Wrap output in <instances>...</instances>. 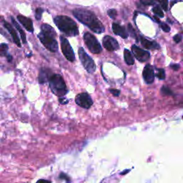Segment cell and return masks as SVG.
<instances>
[{
    "label": "cell",
    "mask_w": 183,
    "mask_h": 183,
    "mask_svg": "<svg viewBox=\"0 0 183 183\" xmlns=\"http://www.w3.org/2000/svg\"><path fill=\"white\" fill-rule=\"evenodd\" d=\"M73 15L77 20L95 33L101 34L105 32V27L102 22L92 11L84 9H76L73 11Z\"/></svg>",
    "instance_id": "obj_1"
},
{
    "label": "cell",
    "mask_w": 183,
    "mask_h": 183,
    "mask_svg": "<svg viewBox=\"0 0 183 183\" xmlns=\"http://www.w3.org/2000/svg\"><path fill=\"white\" fill-rule=\"evenodd\" d=\"M55 30L50 25L43 24L41 27V32L38 37L42 44L51 52H57L58 51V43L56 40Z\"/></svg>",
    "instance_id": "obj_2"
},
{
    "label": "cell",
    "mask_w": 183,
    "mask_h": 183,
    "mask_svg": "<svg viewBox=\"0 0 183 183\" xmlns=\"http://www.w3.org/2000/svg\"><path fill=\"white\" fill-rule=\"evenodd\" d=\"M54 22L61 32L69 37H74L79 34V29L76 22L67 16H57Z\"/></svg>",
    "instance_id": "obj_3"
},
{
    "label": "cell",
    "mask_w": 183,
    "mask_h": 183,
    "mask_svg": "<svg viewBox=\"0 0 183 183\" xmlns=\"http://www.w3.org/2000/svg\"><path fill=\"white\" fill-rule=\"evenodd\" d=\"M49 85L54 95L59 97L66 95L68 92L66 84L60 74L51 73L48 79Z\"/></svg>",
    "instance_id": "obj_4"
},
{
    "label": "cell",
    "mask_w": 183,
    "mask_h": 183,
    "mask_svg": "<svg viewBox=\"0 0 183 183\" xmlns=\"http://www.w3.org/2000/svg\"><path fill=\"white\" fill-rule=\"evenodd\" d=\"M84 41L87 47L93 54H100L102 51V47L96 37L90 32H86L84 34Z\"/></svg>",
    "instance_id": "obj_5"
},
{
    "label": "cell",
    "mask_w": 183,
    "mask_h": 183,
    "mask_svg": "<svg viewBox=\"0 0 183 183\" xmlns=\"http://www.w3.org/2000/svg\"><path fill=\"white\" fill-rule=\"evenodd\" d=\"M78 55L82 64L87 72L92 74L96 70V65L94 60L92 59L83 47H80L78 50Z\"/></svg>",
    "instance_id": "obj_6"
},
{
    "label": "cell",
    "mask_w": 183,
    "mask_h": 183,
    "mask_svg": "<svg viewBox=\"0 0 183 183\" xmlns=\"http://www.w3.org/2000/svg\"><path fill=\"white\" fill-rule=\"evenodd\" d=\"M60 43L61 48L63 55L67 60L69 62H73L75 61V55L74 51L72 50L71 45H70L69 41L63 36H60Z\"/></svg>",
    "instance_id": "obj_7"
},
{
    "label": "cell",
    "mask_w": 183,
    "mask_h": 183,
    "mask_svg": "<svg viewBox=\"0 0 183 183\" xmlns=\"http://www.w3.org/2000/svg\"><path fill=\"white\" fill-rule=\"evenodd\" d=\"M75 102L77 105L84 109H90L93 105V101L87 93H80L76 96Z\"/></svg>",
    "instance_id": "obj_8"
},
{
    "label": "cell",
    "mask_w": 183,
    "mask_h": 183,
    "mask_svg": "<svg viewBox=\"0 0 183 183\" xmlns=\"http://www.w3.org/2000/svg\"><path fill=\"white\" fill-rule=\"evenodd\" d=\"M132 51L135 57L141 62H147L150 57V53L149 51L142 50L139 47L136 46L135 44L132 46Z\"/></svg>",
    "instance_id": "obj_9"
},
{
    "label": "cell",
    "mask_w": 183,
    "mask_h": 183,
    "mask_svg": "<svg viewBox=\"0 0 183 183\" xmlns=\"http://www.w3.org/2000/svg\"><path fill=\"white\" fill-rule=\"evenodd\" d=\"M103 47L109 51H113L118 50L119 48V44L115 39L113 37L106 35L102 39Z\"/></svg>",
    "instance_id": "obj_10"
},
{
    "label": "cell",
    "mask_w": 183,
    "mask_h": 183,
    "mask_svg": "<svg viewBox=\"0 0 183 183\" xmlns=\"http://www.w3.org/2000/svg\"><path fill=\"white\" fill-rule=\"evenodd\" d=\"M144 80L147 84H152L154 79V72L153 67L150 65H147L145 67L142 72Z\"/></svg>",
    "instance_id": "obj_11"
},
{
    "label": "cell",
    "mask_w": 183,
    "mask_h": 183,
    "mask_svg": "<svg viewBox=\"0 0 183 183\" xmlns=\"http://www.w3.org/2000/svg\"><path fill=\"white\" fill-rule=\"evenodd\" d=\"M4 27L7 29V31L9 32V33L10 34L11 37H12L14 42L17 44V47H22V44H21L20 39V38H19L18 34L17 33V32H16V30L14 29L12 26H11L10 24H9V23L7 22H4Z\"/></svg>",
    "instance_id": "obj_12"
},
{
    "label": "cell",
    "mask_w": 183,
    "mask_h": 183,
    "mask_svg": "<svg viewBox=\"0 0 183 183\" xmlns=\"http://www.w3.org/2000/svg\"><path fill=\"white\" fill-rule=\"evenodd\" d=\"M17 20L21 24L24 26L25 28L27 30V31H29L30 32H34L33 22H32L31 19L24 17V16H22V15H18Z\"/></svg>",
    "instance_id": "obj_13"
},
{
    "label": "cell",
    "mask_w": 183,
    "mask_h": 183,
    "mask_svg": "<svg viewBox=\"0 0 183 183\" xmlns=\"http://www.w3.org/2000/svg\"><path fill=\"white\" fill-rule=\"evenodd\" d=\"M140 42H141L142 45L145 48L147 49V50H158V49L159 48V45L156 42L154 41H150L148 40V39L145 38L143 37H140Z\"/></svg>",
    "instance_id": "obj_14"
},
{
    "label": "cell",
    "mask_w": 183,
    "mask_h": 183,
    "mask_svg": "<svg viewBox=\"0 0 183 183\" xmlns=\"http://www.w3.org/2000/svg\"><path fill=\"white\" fill-rule=\"evenodd\" d=\"M112 30H113L114 34L118 35V36H120L122 38L127 39L128 37V33L127 32L125 28L117 24V23H113L112 24Z\"/></svg>",
    "instance_id": "obj_15"
},
{
    "label": "cell",
    "mask_w": 183,
    "mask_h": 183,
    "mask_svg": "<svg viewBox=\"0 0 183 183\" xmlns=\"http://www.w3.org/2000/svg\"><path fill=\"white\" fill-rule=\"evenodd\" d=\"M51 72L49 69L45 68H42L39 71V83L40 84H44L47 82H48L49 76H50Z\"/></svg>",
    "instance_id": "obj_16"
},
{
    "label": "cell",
    "mask_w": 183,
    "mask_h": 183,
    "mask_svg": "<svg viewBox=\"0 0 183 183\" xmlns=\"http://www.w3.org/2000/svg\"><path fill=\"white\" fill-rule=\"evenodd\" d=\"M11 22H12L13 25L15 26L16 29L18 30L19 33L20 34V36H21V39H22V40L23 42V43L26 44L27 43V38H26V34L25 32L23 31V29L21 28V27L20 26V25L18 24V23L16 22V20L14 19L13 17H11Z\"/></svg>",
    "instance_id": "obj_17"
},
{
    "label": "cell",
    "mask_w": 183,
    "mask_h": 183,
    "mask_svg": "<svg viewBox=\"0 0 183 183\" xmlns=\"http://www.w3.org/2000/svg\"><path fill=\"white\" fill-rule=\"evenodd\" d=\"M124 58H125V62L128 65H132L135 63V59H134L133 55L127 49H125L124 50Z\"/></svg>",
    "instance_id": "obj_18"
},
{
    "label": "cell",
    "mask_w": 183,
    "mask_h": 183,
    "mask_svg": "<svg viewBox=\"0 0 183 183\" xmlns=\"http://www.w3.org/2000/svg\"><path fill=\"white\" fill-rule=\"evenodd\" d=\"M8 45L7 44L2 43L0 46V55L1 57H6L7 55V51H8Z\"/></svg>",
    "instance_id": "obj_19"
},
{
    "label": "cell",
    "mask_w": 183,
    "mask_h": 183,
    "mask_svg": "<svg viewBox=\"0 0 183 183\" xmlns=\"http://www.w3.org/2000/svg\"><path fill=\"white\" fill-rule=\"evenodd\" d=\"M152 11L157 16H158L159 17H164V13L162 9H160V7L158 6H156L154 7L152 9Z\"/></svg>",
    "instance_id": "obj_20"
},
{
    "label": "cell",
    "mask_w": 183,
    "mask_h": 183,
    "mask_svg": "<svg viewBox=\"0 0 183 183\" xmlns=\"http://www.w3.org/2000/svg\"><path fill=\"white\" fill-rule=\"evenodd\" d=\"M157 2H158L160 6L162 7L164 10L167 11L168 9V0H156Z\"/></svg>",
    "instance_id": "obj_21"
},
{
    "label": "cell",
    "mask_w": 183,
    "mask_h": 183,
    "mask_svg": "<svg viewBox=\"0 0 183 183\" xmlns=\"http://www.w3.org/2000/svg\"><path fill=\"white\" fill-rule=\"evenodd\" d=\"M44 10L42 8H37L35 11V18H36L37 20H40L42 16V14H43Z\"/></svg>",
    "instance_id": "obj_22"
},
{
    "label": "cell",
    "mask_w": 183,
    "mask_h": 183,
    "mask_svg": "<svg viewBox=\"0 0 183 183\" xmlns=\"http://www.w3.org/2000/svg\"><path fill=\"white\" fill-rule=\"evenodd\" d=\"M157 77H158L159 79H162V80H163V79H165V70H164L163 69H158Z\"/></svg>",
    "instance_id": "obj_23"
},
{
    "label": "cell",
    "mask_w": 183,
    "mask_h": 183,
    "mask_svg": "<svg viewBox=\"0 0 183 183\" xmlns=\"http://www.w3.org/2000/svg\"><path fill=\"white\" fill-rule=\"evenodd\" d=\"M107 14H108L109 17L110 18H111V19H113V20H114V19L116 18L117 15V11L114 9H109V10L108 11H107Z\"/></svg>",
    "instance_id": "obj_24"
},
{
    "label": "cell",
    "mask_w": 183,
    "mask_h": 183,
    "mask_svg": "<svg viewBox=\"0 0 183 183\" xmlns=\"http://www.w3.org/2000/svg\"><path fill=\"white\" fill-rule=\"evenodd\" d=\"M161 92H162V93L164 94V95H172V91H171L168 87H165V86L162 87Z\"/></svg>",
    "instance_id": "obj_25"
},
{
    "label": "cell",
    "mask_w": 183,
    "mask_h": 183,
    "mask_svg": "<svg viewBox=\"0 0 183 183\" xmlns=\"http://www.w3.org/2000/svg\"><path fill=\"white\" fill-rule=\"evenodd\" d=\"M59 177H60V179L65 180V181L67 182H71V180H70L69 176H68L67 175L65 174V173H64V172H61V173H60V176H59Z\"/></svg>",
    "instance_id": "obj_26"
},
{
    "label": "cell",
    "mask_w": 183,
    "mask_h": 183,
    "mask_svg": "<svg viewBox=\"0 0 183 183\" xmlns=\"http://www.w3.org/2000/svg\"><path fill=\"white\" fill-rule=\"evenodd\" d=\"M160 27L164 32H169L170 31V27L165 23H160Z\"/></svg>",
    "instance_id": "obj_27"
},
{
    "label": "cell",
    "mask_w": 183,
    "mask_h": 183,
    "mask_svg": "<svg viewBox=\"0 0 183 183\" xmlns=\"http://www.w3.org/2000/svg\"><path fill=\"white\" fill-rule=\"evenodd\" d=\"M140 2L143 5L145 6H150L154 4V0H140Z\"/></svg>",
    "instance_id": "obj_28"
},
{
    "label": "cell",
    "mask_w": 183,
    "mask_h": 183,
    "mask_svg": "<svg viewBox=\"0 0 183 183\" xmlns=\"http://www.w3.org/2000/svg\"><path fill=\"white\" fill-rule=\"evenodd\" d=\"M109 91L112 95L114 96V97H118L119 94H120V91L118 90H115V89H109Z\"/></svg>",
    "instance_id": "obj_29"
},
{
    "label": "cell",
    "mask_w": 183,
    "mask_h": 183,
    "mask_svg": "<svg viewBox=\"0 0 183 183\" xmlns=\"http://www.w3.org/2000/svg\"><path fill=\"white\" fill-rule=\"evenodd\" d=\"M128 29H129V32H130L131 35H132V36L133 37H135V38L137 39V35H136V33H135V29H133V27H132V26H131L130 24L128 25Z\"/></svg>",
    "instance_id": "obj_30"
},
{
    "label": "cell",
    "mask_w": 183,
    "mask_h": 183,
    "mask_svg": "<svg viewBox=\"0 0 183 183\" xmlns=\"http://www.w3.org/2000/svg\"><path fill=\"white\" fill-rule=\"evenodd\" d=\"M59 102H60L61 104H63V105H66L67 104L68 102H69V100H67L65 97H60L59 98Z\"/></svg>",
    "instance_id": "obj_31"
},
{
    "label": "cell",
    "mask_w": 183,
    "mask_h": 183,
    "mask_svg": "<svg viewBox=\"0 0 183 183\" xmlns=\"http://www.w3.org/2000/svg\"><path fill=\"white\" fill-rule=\"evenodd\" d=\"M173 39H174L176 43H179V42L182 40V36L180 34H176Z\"/></svg>",
    "instance_id": "obj_32"
},
{
    "label": "cell",
    "mask_w": 183,
    "mask_h": 183,
    "mask_svg": "<svg viewBox=\"0 0 183 183\" xmlns=\"http://www.w3.org/2000/svg\"><path fill=\"white\" fill-rule=\"evenodd\" d=\"M6 57H7V61L9 62H11V61H12V56L9 55V54H7V55L6 56Z\"/></svg>",
    "instance_id": "obj_33"
},
{
    "label": "cell",
    "mask_w": 183,
    "mask_h": 183,
    "mask_svg": "<svg viewBox=\"0 0 183 183\" xmlns=\"http://www.w3.org/2000/svg\"><path fill=\"white\" fill-rule=\"evenodd\" d=\"M172 67V69H175V70H177L178 69H179V65H172V66H171Z\"/></svg>",
    "instance_id": "obj_34"
},
{
    "label": "cell",
    "mask_w": 183,
    "mask_h": 183,
    "mask_svg": "<svg viewBox=\"0 0 183 183\" xmlns=\"http://www.w3.org/2000/svg\"><path fill=\"white\" fill-rule=\"evenodd\" d=\"M129 171H130V170H125V171H124V172H122V173H121V175H125V173H127V172H129Z\"/></svg>",
    "instance_id": "obj_35"
}]
</instances>
